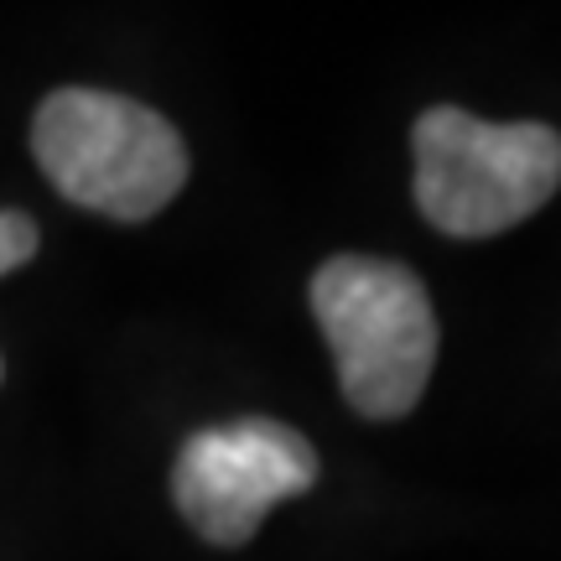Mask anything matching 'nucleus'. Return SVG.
<instances>
[{"label": "nucleus", "mask_w": 561, "mask_h": 561, "mask_svg": "<svg viewBox=\"0 0 561 561\" xmlns=\"http://www.w3.org/2000/svg\"><path fill=\"white\" fill-rule=\"evenodd\" d=\"M312 318L359 416L396 421L416 411L437 364V312L405 265L333 255L312 276Z\"/></svg>", "instance_id": "f257e3e1"}, {"label": "nucleus", "mask_w": 561, "mask_h": 561, "mask_svg": "<svg viewBox=\"0 0 561 561\" xmlns=\"http://www.w3.org/2000/svg\"><path fill=\"white\" fill-rule=\"evenodd\" d=\"M32 157L68 203L121 224L157 219L187 182V146L172 121L100 89L47 94L32 121Z\"/></svg>", "instance_id": "f03ea898"}, {"label": "nucleus", "mask_w": 561, "mask_h": 561, "mask_svg": "<svg viewBox=\"0 0 561 561\" xmlns=\"http://www.w3.org/2000/svg\"><path fill=\"white\" fill-rule=\"evenodd\" d=\"M416 208L458 240L504 234L561 187V136L541 121L494 125L458 104L426 110L411 130Z\"/></svg>", "instance_id": "7ed1b4c3"}, {"label": "nucleus", "mask_w": 561, "mask_h": 561, "mask_svg": "<svg viewBox=\"0 0 561 561\" xmlns=\"http://www.w3.org/2000/svg\"><path fill=\"white\" fill-rule=\"evenodd\" d=\"M312 483L318 453L297 426L244 416L187 437L172 468V500L203 541L244 546L261 530L271 504L297 500Z\"/></svg>", "instance_id": "20e7f679"}, {"label": "nucleus", "mask_w": 561, "mask_h": 561, "mask_svg": "<svg viewBox=\"0 0 561 561\" xmlns=\"http://www.w3.org/2000/svg\"><path fill=\"white\" fill-rule=\"evenodd\" d=\"M37 255V224L16 214V208H0V276L16 271L21 261Z\"/></svg>", "instance_id": "39448f33"}]
</instances>
